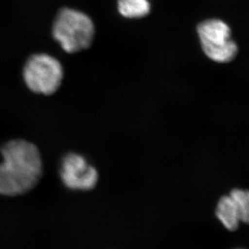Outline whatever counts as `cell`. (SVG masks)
<instances>
[{
  "mask_svg": "<svg viewBox=\"0 0 249 249\" xmlns=\"http://www.w3.org/2000/svg\"><path fill=\"white\" fill-rule=\"evenodd\" d=\"M53 34L66 52L74 53L87 50L92 45L95 27L87 14L66 7L56 15Z\"/></svg>",
  "mask_w": 249,
  "mask_h": 249,
  "instance_id": "obj_2",
  "label": "cell"
},
{
  "mask_svg": "<svg viewBox=\"0 0 249 249\" xmlns=\"http://www.w3.org/2000/svg\"><path fill=\"white\" fill-rule=\"evenodd\" d=\"M0 195L17 196L34 188L43 173L37 147L28 141L15 140L1 148Z\"/></svg>",
  "mask_w": 249,
  "mask_h": 249,
  "instance_id": "obj_1",
  "label": "cell"
},
{
  "mask_svg": "<svg viewBox=\"0 0 249 249\" xmlns=\"http://www.w3.org/2000/svg\"><path fill=\"white\" fill-rule=\"evenodd\" d=\"M64 185L73 191H89L96 186L98 171L77 153H69L61 161L60 170Z\"/></svg>",
  "mask_w": 249,
  "mask_h": 249,
  "instance_id": "obj_5",
  "label": "cell"
},
{
  "mask_svg": "<svg viewBox=\"0 0 249 249\" xmlns=\"http://www.w3.org/2000/svg\"><path fill=\"white\" fill-rule=\"evenodd\" d=\"M63 75L60 61L44 53L31 56L24 66L25 83L32 91L37 94L50 95L55 93L61 87Z\"/></svg>",
  "mask_w": 249,
  "mask_h": 249,
  "instance_id": "obj_4",
  "label": "cell"
},
{
  "mask_svg": "<svg viewBox=\"0 0 249 249\" xmlns=\"http://www.w3.org/2000/svg\"><path fill=\"white\" fill-rule=\"evenodd\" d=\"M217 218L228 230L235 231L242 222L240 211L230 195H225L218 202Z\"/></svg>",
  "mask_w": 249,
  "mask_h": 249,
  "instance_id": "obj_6",
  "label": "cell"
},
{
  "mask_svg": "<svg viewBox=\"0 0 249 249\" xmlns=\"http://www.w3.org/2000/svg\"><path fill=\"white\" fill-rule=\"evenodd\" d=\"M231 197L235 202L240 211L242 222L247 223L249 219V195L247 191L234 189L231 191Z\"/></svg>",
  "mask_w": 249,
  "mask_h": 249,
  "instance_id": "obj_8",
  "label": "cell"
},
{
  "mask_svg": "<svg viewBox=\"0 0 249 249\" xmlns=\"http://www.w3.org/2000/svg\"><path fill=\"white\" fill-rule=\"evenodd\" d=\"M118 11L128 19H141L150 14V0H118Z\"/></svg>",
  "mask_w": 249,
  "mask_h": 249,
  "instance_id": "obj_7",
  "label": "cell"
},
{
  "mask_svg": "<svg viewBox=\"0 0 249 249\" xmlns=\"http://www.w3.org/2000/svg\"><path fill=\"white\" fill-rule=\"evenodd\" d=\"M197 33L203 52L214 62L229 63L237 56L239 49L230 27L221 19L203 20L197 24Z\"/></svg>",
  "mask_w": 249,
  "mask_h": 249,
  "instance_id": "obj_3",
  "label": "cell"
}]
</instances>
